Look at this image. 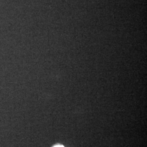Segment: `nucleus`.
<instances>
[{
	"label": "nucleus",
	"instance_id": "f257e3e1",
	"mask_svg": "<svg viewBox=\"0 0 147 147\" xmlns=\"http://www.w3.org/2000/svg\"><path fill=\"white\" fill-rule=\"evenodd\" d=\"M55 147H64L62 146H55Z\"/></svg>",
	"mask_w": 147,
	"mask_h": 147
}]
</instances>
